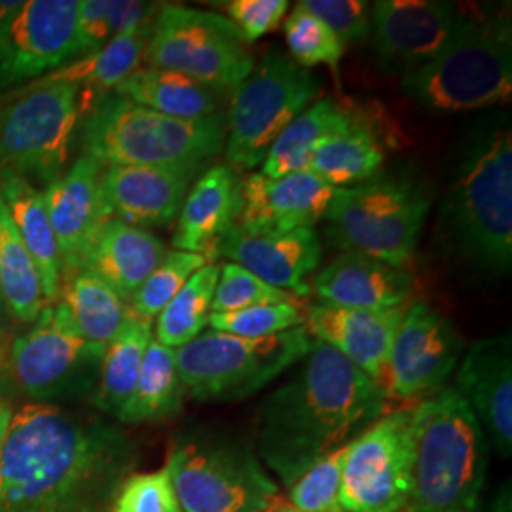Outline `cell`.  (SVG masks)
<instances>
[{
	"label": "cell",
	"mask_w": 512,
	"mask_h": 512,
	"mask_svg": "<svg viewBox=\"0 0 512 512\" xmlns=\"http://www.w3.org/2000/svg\"><path fill=\"white\" fill-rule=\"evenodd\" d=\"M205 165H109L97 179L101 219L137 228H164L177 220L184 198Z\"/></svg>",
	"instance_id": "18"
},
{
	"label": "cell",
	"mask_w": 512,
	"mask_h": 512,
	"mask_svg": "<svg viewBox=\"0 0 512 512\" xmlns=\"http://www.w3.org/2000/svg\"><path fill=\"white\" fill-rule=\"evenodd\" d=\"M442 249L484 277L512 266V131L509 118L484 120L452 165L439 213Z\"/></svg>",
	"instance_id": "3"
},
{
	"label": "cell",
	"mask_w": 512,
	"mask_h": 512,
	"mask_svg": "<svg viewBox=\"0 0 512 512\" xmlns=\"http://www.w3.org/2000/svg\"><path fill=\"white\" fill-rule=\"evenodd\" d=\"M82 152L109 165H207L226 143V114L181 120L105 93L80 116Z\"/></svg>",
	"instance_id": "5"
},
{
	"label": "cell",
	"mask_w": 512,
	"mask_h": 512,
	"mask_svg": "<svg viewBox=\"0 0 512 512\" xmlns=\"http://www.w3.org/2000/svg\"><path fill=\"white\" fill-rule=\"evenodd\" d=\"M110 512H183L167 469L129 475L110 503Z\"/></svg>",
	"instance_id": "42"
},
{
	"label": "cell",
	"mask_w": 512,
	"mask_h": 512,
	"mask_svg": "<svg viewBox=\"0 0 512 512\" xmlns=\"http://www.w3.org/2000/svg\"><path fill=\"white\" fill-rule=\"evenodd\" d=\"M112 93L181 120H200L219 114L222 97L226 95L184 74L152 67H139Z\"/></svg>",
	"instance_id": "29"
},
{
	"label": "cell",
	"mask_w": 512,
	"mask_h": 512,
	"mask_svg": "<svg viewBox=\"0 0 512 512\" xmlns=\"http://www.w3.org/2000/svg\"><path fill=\"white\" fill-rule=\"evenodd\" d=\"M401 90L421 109L440 114L507 103L512 95L511 19L473 16L440 54L401 76Z\"/></svg>",
	"instance_id": "6"
},
{
	"label": "cell",
	"mask_w": 512,
	"mask_h": 512,
	"mask_svg": "<svg viewBox=\"0 0 512 512\" xmlns=\"http://www.w3.org/2000/svg\"><path fill=\"white\" fill-rule=\"evenodd\" d=\"M150 342L152 321L129 311L122 329L105 346L93 397L99 410L114 418L120 414L135 389Z\"/></svg>",
	"instance_id": "31"
},
{
	"label": "cell",
	"mask_w": 512,
	"mask_h": 512,
	"mask_svg": "<svg viewBox=\"0 0 512 512\" xmlns=\"http://www.w3.org/2000/svg\"><path fill=\"white\" fill-rule=\"evenodd\" d=\"M241 211V177L230 165H213L190 186L177 217L173 249L203 255L213 251L234 226Z\"/></svg>",
	"instance_id": "26"
},
{
	"label": "cell",
	"mask_w": 512,
	"mask_h": 512,
	"mask_svg": "<svg viewBox=\"0 0 512 512\" xmlns=\"http://www.w3.org/2000/svg\"><path fill=\"white\" fill-rule=\"evenodd\" d=\"M511 484L503 486L490 505L488 512H512Z\"/></svg>",
	"instance_id": "46"
},
{
	"label": "cell",
	"mask_w": 512,
	"mask_h": 512,
	"mask_svg": "<svg viewBox=\"0 0 512 512\" xmlns=\"http://www.w3.org/2000/svg\"><path fill=\"white\" fill-rule=\"evenodd\" d=\"M308 306L300 300L255 306L232 313H211L207 325L211 330L239 338H270L287 330L306 325Z\"/></svg>",
	"instance_id": "39"
},
{
	"label": "cell",
	"mask_w": 512,
	"mask_h": 512,
	"mask_svg": "<svg viewBox=\"0 0 512 512\" xmlns=\"http://www.w3.org/2000/svg\"><path fill=\"white\" fill-rule=\"evenodd\" d=\"M461 355L463 338L444 315L427 302L408 306L387 363L384 391L389 403L416 404L439 393Z\"/></svg>",
	"instance_id": "15"
},
{
	"label": "cell",
	"mask_w": 512,
	"mask_h": 512,
	"mask_svg": "<svg viewBox=\"0 0 512 512\" xmlns=\"http://www.w3.org/2000/svg\"><path fill=\"white\" fill-rule=\"evenodd\" d=\"M293 300L300 298L287 291L275 289L234 262H226L220 268L219 283L211 302V313H232Z\"/></svg>",
	"instance_id": "41"
},
{
	"label": "cell",
	"mask_w": 512,
	"mask_h": 512,
	"mask_svg": "<svg viewBox=\"0 0 512 512\" xmlns=\"http://www.w3.org/2000/svg\"><path fill=\"white\" fill-rule=\"evenodd\" d=\"M315 346L306 327L270 338H239L217 330L175 349L184 389L202 403H238L272 384Z\"/></svg>",
	"instance_id": "8"
},
{
	"label": "cell",
	"mask_w": 512,
	"mask_h": 512,
	"mask_svg": "<svg viewBox=\"0 0 512 512\" xmlns=\"http://www.w3.org/2000/svg\"><path fill=\"white\" fill-rule=\"evenodd\" d=\"M300 363L256 414L255 454L287 488L389 412L384 389L327 344Z\"/></svg>",
	"instance_id": "2"
},
{
	"label": "cell",
	"mask_w": 512,
	"mask_h": 512,
	"mask_svg": "<svg viewBox=\"0 0 512 512\" xmlns=\"http://www.w3.org/2000/svg\"><path fill=\"white\" fill-rule=\"evenodd\" d=\"M414 404L374 421L348 444L340 505L344 512H404L410 497Z\"/></svg>",
	"instance_id": "14"
},
{
	"label": "cell",
	"mask_w": 512,
	"mask_h": 512,
	"mask_svg": "<svg viewBox=\"0 0 512 512\" xmlns=\"http://www.w3.org/2000/svg\"><path fill=\"white\" fill-rule=\"evenodd\" d=\"M183 512H268L277 484L249 444L219 433L173 442L165 465Z\"/></svg>",
	"instance_id": "9"
},
{
	"label": "cell",
	"mask_w": 512,
	"mask_h": 512,
	"mask_svg": "<svg viewBox=\"0 0 512 512\" xmlns=\"http://www.w3.org/2000/svg\"><path fill=\"white\" fill-rule=\"evenodd\" d=\"M101 171L103 165L82 152L71 169L48 184L44 192L63 279L78 270L97 226L103 222L97 209V179Z\"/></svg>",
	"instance_id": "25"
},
{
	"label": "cell",
	"mask_w": 512,
	"mask_h": 512,
	"mask_svg": "<svg viewBox=\"0 0 512 512\" xmlns=\"http://www.w3.org/2000/svg\"><path fill=\"white\" fill-rule=\"evenodd\" d=\"M143 59L147 67L184 74L222 93L234 92L255 67L230 19L181 4H160Z\"/></svg>",
	"instance_id": "12"
},
{
	"label": "cell",
	"mask_w": 512,
	"mask_h": 512,
	"mask_svg": "<svg viewBox=\"0 0 512 512\" xmlns=\"http://www.w3.org/2000/svg\"><path fill=\"white\" fill-rule=\"evenodd\" d=\"M59 300L67 306L78 332L103 348L122 329L129 315L128 302L99 277L84 270L63 279Z\"/></svg>",
	"instance_id": "33"
},
{
	"label": "cell",
	"mask_w": 512,
	"mask_h": 512,
	"mask_svg": "<svg viewBox=\"0 0 512 512\" xmlns=\"http://www.w3.org/2000/svg\"><path fill=\"white\" fill-rule=\"evenodd\" d=\"M152 29L154 27L110 38L109 42L99 50L82 55L71 63H67L65 67L46 74L38 80L73 84L80 90L82 99H88L92 95V101H95L105 93L114 92L129 74L139 69Z\"/></svg>",
	"instance_id": "30"
},
{
	"label": "cell",
	"mask_w": 512,
	"mask_h": 512,
	"mask_svg": "<svg viewBox=\"0 0 512 512\" xmlns=\"http://www.w3.org/2000/svg\"><path fill=\"white\" fill-rule=\"evenodd\" d=\"M334 188L310 171L279 179L251 173L241 177L236 228L245 234H287L325 219Z\"/></svg>",
	"instance_id": "21"
},
{
	"label": "cell",
	"mask_w": 512,
	"mask_h": 512,
	"mask_svg": "<svg viewBox=\"0 0 512 512\" xmlns=\"http://www.w3.org/2000/svg\"><path fill=\"white\" fill-rule=\"evenodd\" d=\"M384 114L368 105L340 103L334 128L313 154L311 175L332 188H344L382 173L387 154L397 147Z\"/></svg>",
	"instance_id": "19"
},
{
	"label": "cell",
	"mask_w": 512,
	"mask_h": 512,
	"mask_svg": "<svg viewBox=\"0 0 512 512\" xmlns=\"http://www.w3.org/2000/svg\"><path fill=\"white\" fill-rule=\"evenodd\" d=\"M133 461L135 446L109 421L25 404L0 452V512H105Z\"/></svg>",
	"instance_id": "1"
},
{
	"label": "cell",
	"mask_w": 512,
	"mask_h": 512,
	"mask_svg": "<svg viewBox=\"0 0 512 512\" xmlns=\"http://www.w3.org/2000/svg\"><path fill=\"white\" fill-rule=\"evenodd\" d=\"M410 497L404 512H480L488 440L452 387L414 404Z\"/></svg>",
	"instance_id": "4"
},
{
	"label": "cell",
	"mask_w": 512,
	"mask_h": 512,
	"mask_svg": "<svg viewBox=\"0 0 512 512\" xmlns=\"http://www.w3.org/2000/svg\"><path fill=\"white\" fill-rule=\"evenodd\" d=\"M348 444L319 459L289 486V499L300 512H344L340 505V484Z\"/></svg>",
	"instance_id": "40"
},
{
	"label": "cell",
	"mask_w": 512,
	"mask_h": 512,
	"mask_svg": "<svg viewBox=\"0 0 512 512\" xmlns=\"http://www.w3.org/2000/svg\"><path fill=\"white\" fill-rule=\"evenodd\" d=\"M473 14L442 0H378L370 6V31L382 71L412 73L440 54Z\"/></svg>",
	"instance_id": "17"
},
{
	"label": "cell",
	"mask_w": 512,
	"mask_h": 512,
	"mask_svg": "<svg viewBox=\"0 0 512 512\" xmlns=\"http://www.w3.org/2000/svg\"><path fill=\"white\" fill-rule=\"evenodd\" d=\"M21 6V0H0V29L12 19Z\"/></svg>",
	"instance_id": "48"
},
{
	"label": "cell",
	"mask_w": 512,
	"mask_h": 512,
	"mask_svg": "<svg viewBox=\"0 0 512 512\" xmlns=\"http://www.w3.org/2000/svg\"><path fill=\"white\" fill-rule=\"evenodd\" d=\"M164 255V241L152 232L122 220L105 219L97 226L78 270L99 277L129 302Z\"/></svg>",
	"instance_id": "27"
},
{
	"label": "cell",
	"mask_w": 512,
	"mask_h": 512,
	"mask_svg": "<svg viewBox=\"0 0 512 512\" xmlns=\"http://www.w3.org/2000/svg\"><path fill=\"white\" fill-rule=\"evenodd\" d=\"M0 198L19 236L37 264L38 277L46 306L59 302L61 296V256L54 228L48 217L44 192L23 177L10 171H0Z\"/></svg>",
	"instance_id": "28"
},
{
	"label": "cell",
	"mask_w": 512,
	"mask_h": 512,
	"mask_svg": "<svg viewBox=\"0 0 512 512\" xmlns=\"http://www.w3.org/2000/svg\"><path fill=\"white\" fill-rule=\"evenodd\" d=\"M268 512H300L296 511L294 507H279V509H270Z\"/></svg>",
	"instance_id": "50"
},
{
	"label": "cell",
	"mask_w": 512,
	"mask_h": 512,
	"mask_svg": "<svg viewBox=\"0 0 512 512\" xmlns=\"http://www.w3.org/2000/svg\"><path fill=\"white\" fill-rule=\"evenodd\" d=\"M0 294L10 317L33 323L46 308L37 264L0 198Z\"/></svg>",
	"instance_id": "34"
},
{
	"label": "cell",
	"mask_w": 512,
	"mask_h": 512,
	"mask_svg": "<svg viewBox=\"0 0 512 512\" xmlns=\"http://www.w3.org/2000/svg\"><path fill=\"white\" fill-rule=\"evenodd\" d=\"M414 275L372 256L342 253L313 277L319 302L349 310L404 308L414 293Z\"/></svg>",
	"instance_id": "24"
},
{
	"label": "cell",
	"mask_w": 512,
	"mask_h": 512,
	"mask_svg": "<svg viewBox=\"0 0 512 512\" xmlns=\"http://www.w3.org/2000/svg\"><path fill=\"white\" fill-rule=\"evenodd\" d=\"M80 0H27L0 29V92L42 78L80 57Z\"/></svg>",
	"instance_id": "16"
},
{
	"label": "cell",
	"mask_w": 512,
	"mask_h": 512,
	"mask_svg": "<svg viewBox=\"0 0 512 512\" xmlns=\"http://www.w3.org/2000/svg\"><path fill=\"white\" fill-rule=\"evenodd\" d=\"M285 42L300 67L311 71L317 65H327L334 74L340 71V61L346 52L344 42L300 2L285 21Z\"/></svg>",
	"instance_id": "38"
},
{
	"label": "cell",
	"mask_w": 512,
	"mask_h": 512,
	"mask_svg": "<svg viewBox=\"0 0 512 512\" xmlns=\"http://www.w3.org/2000/svg\"><path fill=\"white\" fill-rule=\"evenodd\" d=\"M406 308L349 310L317 302L308 308L306 329L384 389L389 353Z\"/></svg>",
	"instance_id": "23"
},
{
	"label": "cell",
	"mask_w": 512,
	"mask_h": 512,
	"mask_svg": "<svg viewBox=\"0 0 512 512\" xmlns=\"http://www.w3.org/2000/svg\"><path fill=\"white\" fill-rule=\"evenodd\" d=\"M226 114V160L247 171L262 164L281 131L321 95V82L291 55L270 50L234 92Z\"/></svg>",
	"instance_id": "10"
},
{
	"label": "cell",
	"mask_w": 512,
	"mask_h": 512,
	"mask_svg": "<svg viewBox=\"0 0 512 512\" xmlns=\"http://www.w3.org/2000/svg\"><path fill=\"white\" fill-rule=\"evenodd\" d=\"M184 393L175 349L165 348L152 338L135 389L116 420L122 423L167 420L183 408Z\"/></svg>",
	"instance_id": "32"
},
{
	"label": "cell",
	"mask_w": 512,
	"mask_h": 512,
	"mask_svg": "<svg viewBox=\"0 0 512 512\" xmlns=\"http://www.w3.org/2000/svg\"><path fill=\"white\" fill-rule=\"evenodd\" d=\"M321 255V241L313 228L287 234H245L234 226L213 251V258L224 256L264 283L298 298L310 294L306 277L321 264Z\"/></svg>",
	"instance_id": "22"
},
{
	"label": "cell",
	"mask_w": 512,
	"mask_h": 512,
	"mask_svg": "<svg viewBox=\"0 0 512 512\" xmlns=\"http://www.w3.org/2000/svg\"><path fill=\"white\" fill-rule=\"evenodd\" d=\"M340 103L325 97L298 114L272 143L262 160V175L270 179L310 171L311 160L321 141L334 128Z\"/></svg>",
	"instance_id": "35"
},
{
	"label": "cell",
	"mask_w": 512,
	"mask_h": 512,
	"mask_svg": "<svg viewBox=\"0 0 512 512\" xmlns=\"http://www.w3.org/2000/svg\"><path fill=\"white\" fill-rule=\"evenodd\" d=\"M219 274V266L209 262L184 283L183 289L158 315L156 342L165 348L179 349L202 334L211 315Z\"/></svg>",
	"instance_id": "36"
},
{
	"label": "cell",
	"mask_w": 512,
	"mask_h": 512,
	"mask_svg": "<svg viewBox=\"0 0 512 512\" xmlns=\"http://www.w3.org/2000/svg\"><path fill=\"white\" fill-rule=\"evenodd\" d=\"M452 387L480 423L501 458L512 452V342L499 334L476 342L463 355Z\"/></svg>",
	"instance_id": "20"
},
{
	"label": "cell",
	"mask_w": 512,
	"mask_h": 512,
	"mask_svg": "<svg viewBox=\"0 0 512 512\" xmlns=\"http://www.w3.org/2000/svg\"><path fill=\"white\" fill-rule=\"evenodd\" d=\"M300 4L321 19L344 46L365 42L370 35V4L365 0H302Z\"/></svg>",
	"instance_id": "43"
},
{
	"label": "cell",
	"mask_w": 512,
	"mask_h": 512,
	"mask_svg": "<svg viewBox=\"0 0 512 512\" xmlns=\"http://www.w3.org/2000/svg\"><path fill=\"white\" fill-rule=\"evenodd\" d=\"M8 317H10V313H8V310H6V306H4V300H2V294H0V332L4 330V325H6Z\"/></svg>",
	"instance_id": "49"
},
{
	"label": "cell",
	"mask_w": 512,
	"mask_h": 512,
	"mask_svg": "<svg viewBox=\"0 0 512 512\" xmlns=\"http://www.w3.org/2000/svg\"><path fill=\"white\" fill-rule=\"evenodd\" d=\"M429 209L431 192L418 177L406 171L378 173L365 183L334 188L325 234L344 253L406 268L416 255Z\"/></svg>",
	"instance_id": "7"
},
{
	"label": "cell",
	"mask_w": 512,
	"mask_h": 512,
	"mask_svg": "<svg viewBox=\"0 0 512 512\" xmlns=\"http://www.w3.org/2000/svg\"><path fill=\"white\" fill-rule=\"evenodd\" d=\"M80 116L73 84L37 80L12 93L0 103V171L54 183L69 164Z\"/></svg>",
	"instance_id": "11"
},
{
	"label": "cell",
	"mask_w": 512,
	"mask_h": 512,
	"mask_svg": "<svg viewBox=\"0 0 512 512\" xmlns=\"http://www.w3.org/2000/svg\"><path fill=\"white\" fill-rule=\"evenodd\" d=\"M14 416V408L4 401H0V452H2V446H4V440L8 435V427H10V421Z\"/></svg>",
	"instance_id": "47"
},
{
	"label": "cell",
	"mask_w": 512,
	"mask_h": 512,
	"mask_svg": "<svg viewBox=\"0 0 512 512\" xmlns=\"http://www.w3.org/2000/svg\"><path fill=\"white\" fill-rule=\"evenodd\" d=\"M209 260L203 255L186 251H165L162 262L148 275L147 281L137 289L129 300V311L137 317L152 321L160 311L179 293L184 283L196 274Z\"/></svg>",
	"instance_id": "37"
},
{
	"label": "cell",
	"mask_w": 512,
	"mask_h": 512,
	"mask_svg": "<svg viewBox=\"0 0 512 512\" xmlns=\"http://www.w3.org/2000/svg\"><path fill=\"white\" fill-rule=\"evenodd\" d=\"M109 6L110 0H80L76 23L80 57L99 50L112 38Z\"/></svg>",
	"instance_id": "45"
},
{
	"label": "cell",
	"mask_w": 512,
	"mask_h": 512,
	"mask_svg": "<svg viewBox=\"0 0 512 512\" xmlns=\"http://www.w3.org/2000/svg\"><path fill=\"white\" fill-rule=\"evenodd\" d=\"M2 376H4V359H2V353H0V384H2Z\"/></svg>",
	"instance_id": "51"
},
{
	"label": "cell",
	"mask_w": 512,
	"mask_h": 512,
	"mask_svg": "<svg viewBox=\"0 0 512 512\" xmlns=\"http://www.w3.org/2000/svg\"><path fill=\"white\" fill-rule=\"evenodd\" d=\"M31 325L10 348V368L25 395L54 401L97 385L105 348L78 332L61 300L48 304Z\"/></svg>",
	"instance_id": "13"
},
{
	"label": "cell",
	"mask_w": 512,
	"mask_h": 512,
	"mask_svg": "<svg viewBox=\"0 0 512 512\" xmlns=\"http://www.w3.org/2000/svg\"><path fill=\"white\" fill-rule=\"evenodd\" d=\"M228 19L247 44L275 31L289 12L287 0H232L224 4Z\"/></svg>",
	"instance_id": "44"
}]
</instances>
